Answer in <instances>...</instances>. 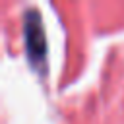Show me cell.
I'll use <instances>...</instances> for the list:
<instances>
[{"instance_id":"obj_1","label":"cell","mask_w":124,"mask_h":124,"mask_svg":"<svg viewBox=\"0 0 124 124\" xmlns=\"http://www.w3.org/2000/svg\"><path fill=\"white\" fill-rule=\"evenodd\" d=\"M25 45L31 62L41 64L45 58V37H43V27L37 12H27L25 16Z\"/></svg>"}]
</instances>
